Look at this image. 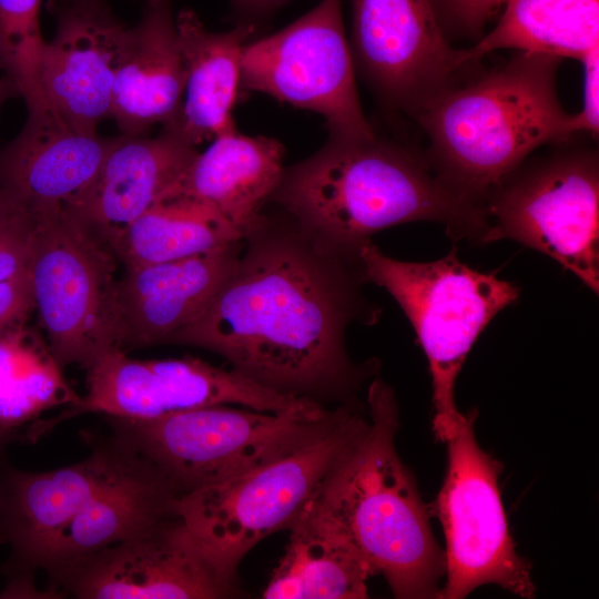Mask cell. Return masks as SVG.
Wrapping results in <instances>:
<instances>
[{"instance_id": "obj_1", "label": "cell", "mask_w": 599, "mask_h": 599, "mask_svg": "<svg viewBox=\"0 0 599 599\" xmlns=\"http://www.w3.org/2000/svg\"><path fill=\"white\" fill-rule=\"evenodd\" d=\"M205 312L165 344L214 352L275 392L317 402L345 398L372 373L355 365L346 329L374 324L358 255L306 232L285 212L263 213Z\"/></svg>"}, {"instance_id": "obj_2", "label": "cell", "mask_w": 599, "mask_h": 599, "mask_svg": "<svg viewBox=\"0 0 599 599\" xmlns=\"http://www.w3.org/2000/svg\"><path fill=\"white\" fill-rule=\"evenodd\" d=\"M270 202L329 246L358 255L370 236L416 221L451 238L488 243L485 206L451 189L426 156L379 140L331 136L316 153L284 167Z\"/></svg>"}, {"instance_id": "obj_3", "label": "cell", "mask_w": 599, "mask_h": 599, "mask_svg": "<svg viewBox=\"0 0 599 599\" xmlns=\"http://www.w3.org/2000/svg\"><path fill=\"white\" fill-rule=\"evenodd\" d=\"M561 61L517 51L502 67L443 90L410 114L428 136L427 160L451 189L485 206L534 151L575 134L573 114L557 91Z\"/></svg>"}, {"instance_id": "obj_4", "label": "cell", "mask_w": 599, "mask_h": 599, "mask_svg": "<svg viewBox=\"0 0 599 599\" xmlns=\"http://www.w3.org/2000/svg\"><path fill=\"white\" fill-rule=\"evenodd\" d=\"M370 422L316 498L348 535L396 598H437L445 552L430 529L416 480L395 448L398 407L375 379L367 390Z\"/></svg>"}, {"instance_id": "obj_5", "label": "cell", "mask_w": 599, "mask_h": 599, "mask_svg": "<svg viewBox=\"0 0 599 599\" xmlns=\"http://www.w3.org/2000/svg\"><path fill=\"white\" fill-rule=\"evenodd\" d=\"M367 427L366 419L342 407L332 427L303 447L233 479L182 494L177 516L235 582L243 557L268 535L291 529Z\"/></svg>"}, {"instance_id": "obj_6", "label": "cell", "mask_w": 599, "mask_h": 599, "mask_svg": "<svg viewBox=\"0 0 599 599\" xmlns=\"http://www.w3.org/2000/svg\"><path fill=\"white\" fill-rule=\"evenodd\" d=\"M358 256L365 281L386 290L415 329L432 375L434 434L446 443L461 416L455 384L464 362L489 322L518 298L519 288L467 266L455 248L437 261L416 263L389 257L370 241Z\"/></svg>"}, {"instance_id": "obj_7", "label": "cell", "mask_w": 599, "mask_h": 599, "mask_svg": "<svg viewBox=\"0 0 599 599\" xmlns=\"http://www.w3.org/2000/svg\"><path fill=\"white\" fill-rule=\"evenodd\" d=\"M213 405L153 419L109 417L119 443L180 495L220 484L316 439L341 408L319 418Z\"/></svg>"}, {"instance_id": "obj_8", "label": "cell", "mask_w": 599, "mask_h": 599, "mask_svg": "<svg viewBox=\"0 0 599 599\" xmlns=\"http://www.w3.org/2000/svg\"><path fill=\"white\" fill-rule=\"evenodd\" d=\"M488 243L514 240L599 292V160L593 148L560 146L526 159L485 201Z\"/></svg>"}, {"instance_id": "obj_9", "label": "cell", "mask_w": 599, "mask_h": 599, "mask_svg": "<svg viewBox=\"0 0 599 599\" xmlns=\"http://www.w3.org/2000/svg\"><path fill=\"white\" fill-rule=\"evenodd\" d=\"M87 394L50 420H37L26 436L37 440L59 423L84 413L153 419L213 405H238L261 412L319 418V403L270 389L243 374L194 357L133 359L114 348L87 368Z\"/></svg>"}, {"instance_id": "obj_10", "label": "cell", "mask_w": 599, "mask_h": 599, "mask_svg": "<svg viewBox=\"0 0 599 599\" xmlns=\"http://www.w3.org/2000/svg\"><path fill=\"white\" fill-rule=\"evenodd\" d=\"M35 217L29 265L34 309L59 366L87 369L106 352L120 349L114 307L118 260L63 206Z\"/></svg>"}, {"instance_id": "obj_11", "label": "cell", "mask_w": 599, "mask_h": 599, "mask_svg": "<svg viewBox=\"0 0 599 599\" xmlns=\"http://www.w3.org/2000/svg\"><path fill=\"white\" fill-rule=\"evenodd\" d=\"M476 410L461 414L446 441L448 464L434 508L446 538V582L441 599H463L485 585L534 598L530 564L520 557L508 530L498 487L501 466L478 445Z\"/></svg>"}, {"instance_id": "obj_12", "label": "cell", "mask_w": 599, "mask_h": 599, "mask_svg": "<svg viewBox=\"0 0 599 599\" xmlns=\"http://www.w3.org/2000/svg\"><path fill=\"white\" fill-rule=\"evenodd\" d=\"M241 87L321 114L331 136H375L356 89L342 0H321L281 31L245 44Z\"/></svg>"}, {"instance_id": "obj_13", "label": "cell", "mask_w": 599, "mask_h": 599, "mask_svg": "<svg viewBox=\"0 0 599 599\" xmlns=\"http://www.w3.org/2000/svg\"><path fill=\"white\" fill-rule=\"evenodd\" d=\"M48 573L52 593L82 599H203L237 592L179 517Z\"/></svg>"}, {"instance_id": "obj_14", "label": "cell", "mask_w": 599, "mask_h": 599, "mask_svg": "<svg viewBox=\"0 0 599 599\" xmlns=\"http://www.w3.org/2000/svg\"><path fill=\"white\" fill-rule=\"evenodd\" d=\"M352 42L359 69L389 104L412 114L457 84L470 65L454 49L430 0H352Z\"/></svg>"}, {"instance_id": "obj_15", "label": "cell", "mask_w": 599, "mask_h": 599, "mask_svg": "<svg viewBox=\"0 0 599 599\" xmlns=\"http://www.w3.org/2000/svg\"><path fill=\"white\" fill-rule=\"evenodd\" d=\"M115 438L84 460L63 468L30 473L8 466L0 478V541L10 546L4 572L9 588H29L35 569L59 532L132 459Z\"/></svg>"}, {"instance_id": "obj_16", "label": "cell", "mask_w": 599, "mask_h": 599, "mask_svg": "<svg viewBox=\"0 0 599 599\" xmlns=\"http://www.w3.org/2000/svg\"><path fill=\"white\" fill-rule=\"evenodd\" d=\"M57 30L42 50L40 81L52 113L97 132L111 119L112 90L126 28L103 0H52Z\"/></svg>"}, {"instance_id": "obj_17", "label": "cell", "mask_w": 599, "mask_h": 599, "mask_svg": "<svg viewBox=\"0 0 599 599\" xmlns=\"http://www.w3.org/2000/svg\"><path fill=\"white\" fill-rule=\"evenodd\" d=\"M243 240L193 256L126 267L115 283L119 347L165 344L214 300L243 250Z\"/></svg>"}, {"instance_id": "obj_18", "label": "cell", "mask_w": 599, "mask_h": 599, "mask_svg": "<svg viewBox=\"0 0 599 599\" xmlns=\"http://www.w3.org/2000/svg\"><path fill=\"white\" fill-rule=\"evenodd\" d=\"M197 153L195 145L167 129L154 138L120 134L93 182L63 207L111 250Z\"/></svg>"}, {"instance_id": "obj_19", "label": "cell", "mask_w": 599, "mask_h": 599, "mask_svg": "<svg viewBox=\"0 0 599 599\" xmlns=\"http://www.w3.org/2000/svg\"><path fill=\"white\" fill-rule=\"evenodd\" d=\"M116 139L73 130L52 112L28 115L0 149V190L35 215L58 210L89 187Z\"/></svg>"}, {"instance_id": "obj_20", "label": "cell", "mask_w": 599, "mask_h": 599, "mask_svg": "<svg viewBox=\"0 0 599 599\" xmlns=\"http://www.w3.org/2000/svg\"><path fill=\"white\" fill-rule=\"evenodd\" d=\"M186 73L171 0H148L139 23L126 28L112 90L111 119L121 134H146L177 116Z\"/></svg>"}, {"instance_id": "obj_21", "label": "cell", "mask_w": 599, "mask_h": 599, "mask_svg": "<svg viewBox=\"0 0 599 599\" xmlns=\"http://www.w3.org/2000/svg\"><path fill=\"white\" fill-rule=\"evenodd\" d=\"M283 145L236 129L213 139L197 153L161 199L186 196L213 206L245 236L261 220L263 207L282 177Z\"/></svg>"}, {"instance_id": "obj_22", "label": "cell", "mask_w": 599, "mask_h": 599, "mask_svg": "<svg viewBox=\"0 0 599 599\" xmlns=\"http://www.w3.org/2000/svg\"><path fill=\"white\" fill-rule=\"evenodd\" d=\"M180 496L155 468L133 453L130 463L59 532L41 569L50 572L179 517Z\"/></svg>"}, {"instance_id": "obj_23", "label": "cell", "mask_w": 599, "mask_h": 599, "mask_svg": "<svg viewBox=\"0 0 599 599\" xmlns=\"http://www.w3.org/2000/svg\"><path fill=\"white\" fill-rule=\"evenodd\" d=\"M186 82L176 119L162 129L193 145L234 130L232 118L241 59L253 27L241 23L226 32L209 31L196 13L182 10L175 19Z\"/></svg>"}, {"instance_id": "obj_24", "label": "cell", "mask_w": 599, "mask_h": 599, "mask_svg": "<svg viewBox=\"0 0 599 599\" xmlns=\"http://www.w3.org/2000/svg\"><path fill=\"white\" fill-rule=\"evenodd\" d=\"M317 498V497H316ZM265 599H358L374 572L344 529L316 502L290 529Z\"/></svg>"}, {"instance_id": "obj_25", "label": "cell", "mask_w": 599, "mask_h": 599, "mask_svg": "<svg viewBox=\"0 0 599 599\" xmlns=\"http://www.w3.org/2000/svg\"><path fill=\"white\" fill-rule=\"evenodd\" d=\"M599 45V0H507L496 26L465 49L471 64L501 49L581 61Z\"/></svg>"}, {"instance_id": "obj_26", "label": "cell", "mask_w": 599, "mask_h": 599, "mask_svg": "<svg viewBox=\"0 0 599 599\" xmlns=\"http://www.w3.org/2000/svg\"><path fill=\"white\" fill-rule=\"evenodd\" d=\"M243 238L242 232L213 206L173 196L149 207L111 251L126 268L193 256Z\"/></svg>"}, {"instance_id": "obj_27", "label": "cell", "mask_w": 599, "mask_h": 599, "mask_svg": "<svg viewBox=\"0 0 599 599\" xmlns=\"http://www.w3.org/2000/svg\"><path fill=\"white\" fill-rule=\"evenodd\" d=\"M80 400L49 346L21 324L0 335V432L18 429L49 408Z\"/></svg>"}, {"instance_id": "obj_28", "label": "cell", "mask_w": 599, "mask_h": 599, "mask_svg": "<svg viewBox=\"0 0 599 599\" xmlns=\"http://www.w3.org/2000/svg\"><path fill=\"white\" fill-rule=\"evenodd\" d=\"M41 0H0V69L17 85L28 115L51 112L40 81L45 40L40 28Z\"/></svg>"}, {"instance_id": "obj_29", "label": "cell", "mask_w": 599, "mask_h": 599, "mask_svg": "<svg viewBox=\"0 0 599 599\" xmlns=\"http://www.w3.org/2000/svg\"><path fill=\"white\" fill-rule=\"evenodd\" d=\"M37 225L26 204L0 190V283L29 267Z\"/></svg>"}, {"instance_id": "obj_30", "label": "cell", "mask_w": 599, "mask_h": 599, "mask_svg": "<svg viewBox=\"0 0 599 599\" xmlns=\"http://www.w3.org/2000/svg\"><path fill=\"white\" fill-rule=\"evenodd\" d=\"M444 32L478 37L507 0H430Z\"/></svg>"}, {"instance_id": "obj_31", "label": "cell", "mask_w": 599, "mask_h": 599, "mask_svg": "<svg viewBox=\"0 0 599 599\" xmlns=\"http://www.w3.org/2000/svg\"><path fill=\"white\" fill-rule=\"evenodd\" d=\"M33 309L29 267L0 283V335L26 324Z\"/></svg>"}, {"instance_id": "obj_32", "label": "cell", "mask_w": 599, "mask_h": 599, "mask_svg": "<svg viewBox=\"0 0 599 599\" xmlns=\"http://www.w3.org/2000/svg\"><path fill=\"white\" fill-rule=\"evenodd\" d=\"M583 64V103L573 114L572 128L576 133H588L592 138L599 132V45L595 47L581 61Z\"/></svg>"}, {"instance_id": "obj_33", "label": "cell", "mask_w": 599, "mask_h": 599, "mask_svg": "<svg viewBox=\"0 0 599 599\" xmlns=\"http://www.w3.org/2000/svg\"><path fill=\"white\" fill-rule=\"evenodd\" d=\"M234 3L251 12H264L284 3L287 0H233Z\"/></svg>"}, {"instance_id": "obj_34", "label": "cell", "mask_w": 599, "mask_h": 599, "mask_svg": "<svg viewBox=\"0 0 599 599\" xmlns=\"http://www.w3.org/2000/svg\"><path fill=\"white\" fill-rule=\"evenodd\" d=\"M20 97V92L14 82L7 75L0 78V108L9 99Z\"/></svg>"}, {"instance_id": "obj_35", "label": "cell", "mask_w": 599, "mask_h": 599, "mask_svg": "<svg viewBox=\"0 0 599 599\" xmlns=\"http://www.w3.org/2000/svg\"><path fill=\"white\" fill-rule=\"evenodd\" d=\"M17 438L13 436V435H10V434H6V433H1L0 432V478H1V473H2V468H3V465H4V448L6 446L16 440Z\"/></svg>"}]
</instances>
